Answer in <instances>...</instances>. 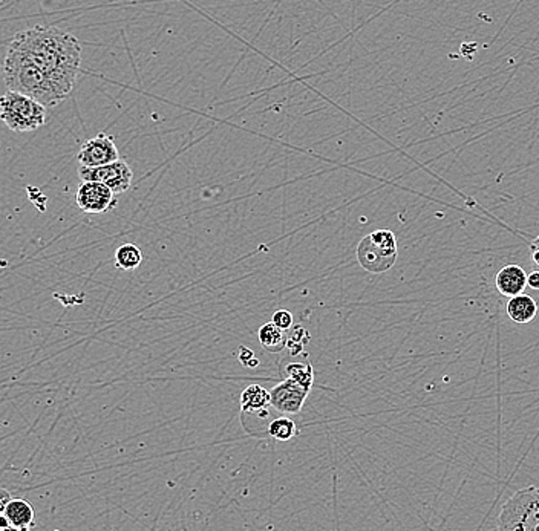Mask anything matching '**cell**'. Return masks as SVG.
<instances>
[{
	"mask_svg": "<svg viewBox=\"0 0 539 531\" xmlns=\"http://www.w3.org/2000/svg\"><path fill=\"white\" fill-rule=\"evenodd\" d=\"M45 73L62 100L74 89L81 65V46L74 35L56 27L25 29L10 42Z\"/></svg>",
	"mask_w": 539,
	"mask_h": 531,
	"instance_id": "6da1fadb",
	"label": "cell"
},
{
	"mask_svg": "<svg viewBox=\"0 0 539 531\" xmlns=\"http://www.w3.org/2000/svg\"><path fill=\"white\" fill-rule=\"evenodd\" d=\"M4 77L8 91L31 96L45 108L58 106V103L63 102L45 73L12 45H8L4 60Z\"/></svg>",
	"mask_w": 539,
	"mask_h": 531,
	"instance_id": "7a4b0ae2",
	"label": "cell"
},
{
	"mask_svg": "<svg viewBox=\"0 0 539 531\" xmlns=\"http://www.w3.org/2000/svg\"><path fill=\"white\" fill-rule=\"evenodd\" d=\"M0 119L12 132H35L46 123V108L31 96L8 91L0 96Z\"/></svg>",
	"mask_w": 539,
	"mask_h": 531,
	"instance_id": "3957f363",
	"label": "cell"
},
{
	"mask_svg": "<svg viewBox=\"0 0 539 531\" xmlns=\"http://www.w3.org/2000/svg\"><path fill=\"white\" fill-rule=\"evenodd\" d=\"M497 528L504 531H539L538 487H526L513 493L501 509Z\"/></svg>",
	"mask_w": 539,
	"mask_h": 531,
	"instance_id": "277c9868",
	"label": "cell"
},
{
	"mask_svg": "<svg viewBox=\"0 0 539 531\" xmlns=\"http://www.w3.org/2000/svg\"><path fill=\"white\" fill-rule=\"evenodd\" d=\"M397 239L391 230H377L365 236L358 245L360 266L373 274L391 270L397 260Z\"/></svg>",
	"mask_w": 539,
	"mask_h": 531,
	"instance_id": "5b68a950",
	"label": "cell"
},
{
	"mask_svg": "<svg viewBox=\"0 0 539 531\" xmlns=\"http://www.w3.org/2000/svg\"><path fill=\"white\" fill-rule=\"evenodd\" d=\"M79 175L81 181L102 182L104 186H108L115 195L127 192L134 181L131 167L121 158L117 159L114 163H109V165H98V167L80 165Z\"/></svg>",
	"mask_w": 539,
	"mask_h": 531,
	"instance_id": "8992f818",
	"label": "cell"
},
{
	"mask_svg": "<svg viewBox=\"0 0 539 531\" xmlns=\"http://www.w3.org/2000/svg\"><path fill=\"white\" fill-rule=\"evenodd\" d=\"M75 203L81 212L100 215L114 207L115 193L102 182L83 181L75 193Z\"/></svg>",
	"mask_w": 539,
	"mask_h": 531,
	"instance_id": "52a82bcc",
	"label": "cell"
},
{
	"mask_svg": "<svg viewBox=\"0 0 539 531\" xmlns=\"http://www.w3.org/2000/svg\"><path fill=\"white\" fill-rule=\"evenodd\" d=\"M117 159H119V149L115 146L114 138L106 134H98L88 140L77 153V161L83 167H98Z\"/></svg>",
	"mask_w": 539,
	"mask_h": 531,
	"instance_id": "ba28073f",
	"label": "cell"
},
{
	"mask_svg": "<svg viewBox=\"0 0 539 531\" xmlns=\"http://www.w3.org/2000/svg\"><path fill=\"white\" fill-rule=\"evenodd\" d=\"M308 394L310 390L297 385L293 380L287 379L270 390V406L274 407L279 412L296 415L301 412Z\"/></svg>",
	"mask_w": 539,
	"mask_h": 531,
	"instance_id": "9c48e42d",
	"label": "cell"
},
{
	"mask_svg": "<svg viewBox=\"0 0 539 531\" xmlns=\"http://www.w3.org/2000/svg\"><path fill=\"white\" fill-rule=\"evenodd\" d=\"M495 285L500 294L505 297H513L527 289V273L517 264L503 266L495 277Z\"/></svg>",
	"mask_w": 539,
	"mask_h": 531,
	"instance_id": "30bf717a",
	"label": "cell"
},
{
	"mask_svg": "<svg viewBox=\"0 0 539 531\" xmlns=\"http://www.w3.org/2000/svg\"><path fill=\"white\" fill-rule=\"evenodd\" d=\"M12 530H29L35 527V510L25 499H12L4 512Z\"/></svg>",
	"mask_w": 539,
	"mask_h": 531,
	"instance_id": "8fae6325",
	"label": "cell"
},
{
	"mask_svg": "<svg viewBox=\"0 0 539 531\" xmlns=\"http://www.w3.org/2000/svg\"><path fill=\"white\" fill-rule=\"evenodd\" d=\"M536 314H538V305L534 297L528 294L522 293L513 296L507 304V316L520 325L532 322Z\"/></svg>",
	"mask_w": 539,
	"mask_h": 531,
	"instance_id": "7c38bea8",
	"label": "cell"
},
{
	"mask_svg": "<svg viewBox=\"0 0 539 531\" xmlns=\"http://www.w3.org/2000/svg\"><path fill=\"white\" fill-rule=\"evenodd\" d=\"M270 406V390L261 385H250L241 394V411L244 413L259 412L268 415Z\"/></svg>",
	"mask_w": 539,
	"mask_h": 531,
	"instance_id": "4fadbf2b",
	"label": "cell"
},
{
	"mask_svg": "<svg viewBox=\"0 0 539 531\" xmlns=\"http://www.w3.org/2000/svg\"><path fill=\"white\" fill-rule=\"evenodd\" d=\"M258 337H259L262 348L272 354H278L287 346V335H285L284 329L279 328L273 322L262 325Z\"/></svg>",
	"mask_w": 539,
	"mask_h": 531,
	"instance_id": "5bb4252c",
	"label": "cell"
},
{
	"mask_svg": "<svg viewBox=\"0 0 539 531\" xmlns=\"http://www.w3.org/2000/svg\"><path fill=\"white\" fill-rule=\"evenodd\" d=\"M142 253L134 243H125L115 251V266L119 270L131 272L142 266Z\"/></svg>",
	"mask_w": 539,
	"mask_h": 531,
	"instance_id": "9a60e30c",
	"label": "cell"
},
{
	"mask_svg": "<svg viewBox=\"0 0 539 531\" xmlns=\"http://www.w3.org/2000/svg\"><path fill=\"white\" fill-rule=\"evenodd\" d=\"M268 435L278 441H289L299 434V429L293 419L289 417L273 419L268 424Z\"/></svg>",
	"mask_w": 539,
	"mask_h": 531,
	"instance_id": "2e32d148",
	"label": "cell"
},
{
	"mask_svg": "<svg viewBox=\"0 0 539 531\" xmlns=\"http://www.w3.org/2000/svg\"><path fill=\"white\" fill-rule=\"evenodd\" d=\"M285 373H287V379H291L302 388L312 390V381H314V369H312V363H305V365L289 363L285 369Z\"/></svg>",
	"mask_w": 539,
	"mask_h": 531,
	"instance_id": "e0dca14e",
	"label": "cell"
},
{
	"mask_svg": "<svg viewBox=\"0 0 539 531\" xmlns=\"http://www.w3.org/2000/svg\"><path fill=\"white\" fill-rule=\"evenodd\" d=\"M310 333L307 329L302 328V327H296L287 337V350H289L291 356H299L308 342H310Z\"/></svg>",
	"mask_w": 539,
	"mask_h": 531,
	"instance_id": "ac0fdd59",
	"label": "cell"
},
{
	"mask_svg": "<svg viewBox=\"0 0 539 531\" xmlns=\"http://www.w3.org/2000/svg\"><path fill=\"white\" fill-rule=\"evenodd\" d=\"M272 322L284 331L293 328V314L289 310H279L273 314Z\"/></svg>",
	"mask_w": 539,
	"mask_h": 531,
	"instance_id": "d6986e66",
	"label": "cell"
},
{
	"mask_svg": "<svg viewBox=\"0 0 539 531\" xmlns=\"http://www.w3.org/2000/svg\"><path fill=\"white\" fill-rule=\"evenodd\" d=\"M239 362L245 367H258L259 366V360L256 358L255 352L247 348V346H241L239 348Z\"/></svg>",
	"mask_w": 539,
	"mask_h": 531,
	"instance_id": "ffe728a7",
	"label": "cell"
},
{
	"mask_svg": "<svg viewBox=\"0 0 539 531\" xmlns=\"http://www.w3.org/2000/svg\"><path fill=\"white\" fill-rule=\"evenodd\" d=\"M527 289H535L539 291V270H534L527 274Z\"/></svg>",
	"mask_w": 539,
	"mask_h": 531,
	"instance_id": "44dd1931",
	"label": "cell"
},
{
	"mask_svg": "<svg viewBox=\"0 0 539 531\" xmlns=\"http://www.w3.org/2000/svg\"><path fill=\"white\" fill-rule=\"evenodd\" d=\"M10 501H12L10 493L6 492V490H0V513H4V512H5V507L8 505Z\"/></svg>",
	"mask_w": 539,
	"mask_h": 531,
	"instance_id": "7402d4cb",
	"label": "cell"
},
{
	"mask_svg": "<svg viewBox=\"0 0 539 531\" xmlns=\"http://www.w3.org/2000/svg\"><path fill=\"white\" fill-rule=\"evenodd\" d=\"M0 530H12L10 520H8V518L4 513H0Z\"/></svg>",
	"mask_w": 539,
	"mask_h": 531,
	"instance_id": "603a6c76",
	"label": "cell"
},
{
	"mask_svg": "<svg viewBox=\"0 0 539 531\" xmlns=\"http://www.w3.org/2000/svg\"><path fill=\"white\" fill-rule=\"evenodd\" d=\"M534 243H538L539 245V236H536V238H535Z\"/></svg>",
	"mask_w": 539,
	"mask_h": 531,
	"instance_id": "cb8c5ba5",
	"label": "cell"
}]
</instances>
